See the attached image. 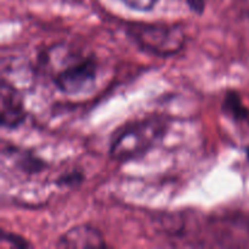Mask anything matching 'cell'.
I'll return each mask as SVG.
<instances>
[{"mask_svg":"<svg viewBox=\"0 0 249 249\" xmlns=\"http://www.w3.org/2000/svg\"><path fill=\"white\" fill-rule=\"evenodd\" d=\"M38 65L39 70L48 73L53 87L67 96L88 94L99 77V61L94 53L84 55L63 44L41 51Z\"/></svg>","mask_w":249,"mask_h":249,"instance_id":"cell-1","label":"cell"},{"mask_svg":"<svg viewBox=\"0 0 249 249\" xmlns=\"http://www.w3.org/2000/svg\"><path fill=\"white\" fill-rule=\"evenodd\" d=\"M170 124L164 114H150L123 124L112 135L109 158L118 164H126L145 157L164 140Z\"/></svg>","mask_w":249,"mask_h":249,"instance_id":"cell-2","label":"cell"},{"mask_svg":"<svg viewBox=\"0 0 249 249\" xmlns=\"http://www.w3.org/2000/svg\"><path fill=\"white\" fill-rule=\"evenodd\" d=\"M125 34L139 50L160 58L174 57L186 44L184 28L164 22H128Z\"/></svg>","mask_w":249,"mask_h":249,"instance_id":"cell-3","label":"cell"},{"mask_svg":"<svg viewBox=\"0 0 249 249\" xmlns=\"http://www.w3.org/2000/svg\"><path fill=\"white\" fill-rule=\"evenodd\" d=\"M28 112L21 90L1 78L0 82V124L5 130H15L26 122Z\"/></svg>","mask_w":249,"mask_h":249,"instance_id":"cell-4","label":"cell"},{"mask_svg":"<svg viewBox=\"0 0 249 249\" xmlns=\"http://www.w3.org/2000/svg\"><path fill=\"white\" fill-rule=\"evenodd\" d=\"M2 160H9L14 169L27 177H33L43 173L49 168L48 160L41 158L32 150L16 146L14 143H2Z\"/></svg>","mask_w":249,"mask_h":249,"instance_id":"cell-5","label":"cell"},{"mask_svg":"<svg viewBox=\"0 0 249 249\" xmlns=\"http://www.w3.org/2000/svg\"><path fill=\"white\" fill-rule=\"evenodd\" d=\"M57 248H106L107 243L99 229L88 224L77 225L63 232L56 241Z\"/></svg>","mask_w":249,"mask_h":249,"instance_id":"cell-6","label":"cell"},{"mask_svg":"<svg viewBox=\"0 0 249 249\" xmlns=\"http://www.w3.org/2000/svg\"><path fill=\"white\" fill-rule=\"evenodd\" d=\"M221 112L236 123L249 121V109L245 106L242 97L236 90H228L221 102Z\"/></svg>","mask_w":249,"mask_h":249,"instance_id":"cell-7","label":"cell"},{"mask_svg":"<svg viewBox=\"0 0 249 249\" xmlns=\"http://www.w3.org/2000/svg\"><path fill=\"white\" fill-rule=\"evenodd\" d=\"M85 174L80 168H73V169L66 170L65 173L57 177L53 181V185L58 189L77 190L84 184Z\"/></svg>","mask_w":249,"mask_h":249,"instance_id":"cell-8","label":"cell"},{"mask_svg":"<svg viewBox=\"0 0 249 249\" xmlns=\"http://www.w3.org/2000/svg\"><path fill=\"white\" fill-rule=\"evenodd\" d=\"M0 241L1 243H6L10 248H16V249H28L33 248V245L29 242L27 238L23 236L17 235V233L9 232L6 230H1L0 232Z\"/></svg>","mask_w":249,"mask_h":249,"instance_id":"cell-9","label":"cell"},{"mask_svg":"<svg viewBox=\"0 0 249 249\" xmlns=\"http://www.w3.org/2000/svg\"><path fill=\"white\" fill-rule=\"evenodd\" d=\"M128 9L138 12H150L157 6L160 0H121Z\"/></svg>","mask_w":249,"mask_h":249,"instance_id":"cell-10","label":"cell"},{"mask_svg":"<svg viewBox=\"0 0 249 249\" xmlns=\"http://www.w3.org/2000/svg\"><path fill=\"white\" fill-rule=\"evenodd\" d=\"M186 2L187 7L192 14H196L198 16H202L206 11L207 0H184Z\"/></svg>","mask_w":249,"mask_h":249,"instance_id":"cell-11","label":"cell"},{"mask_svg":"<svg viewBox=\"0 0 249 249\" xmlns=\"http://www.w3.org/2000/svg\"><path fill=\"white\" fill-rule=\"evenodd\" d=\"M246 156H247V160H248V163H249V146L247 148H246Z\"/></svg>","mask_w":249,"mask_h":249,"instance_id":"cell-12","label":"cell"}]
</instances>
